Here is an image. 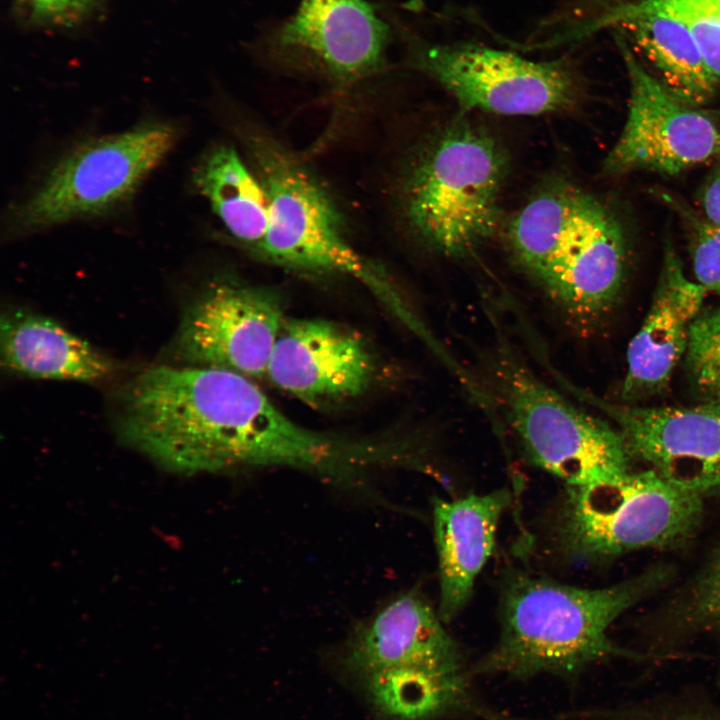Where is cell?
Instances as JSON below:
<instances>
[{
  "instance_id": "cell-1",
  "label": "cell",
  "mask_w": 720,
  "mask_h": 720,
  "mask_svg": "<svg viewBox=\"0 0 720 720\" xmlns=\"http://www.w3.org/2000/svg\"><path fill=\"white\" fill-rule=\"evenodd\" d=\"M120 438L185 474L272 467L288 455L295 424L250 378L199 366L145 369L120 390Z\"/></svg>"
},
{
  "instance_id": "cell-2",
  "label": "cell",
  "mask_w": 720,
  "mask_h": 720,
  "mask_svg": "<svg viewBox=\"0 0 720 720\" xmlns=\"http://www.w3.org/2000/svg\"><path fill=\"white\" fill-rule=\"evenodd\" d=\"M665 578L664 569L655 568L608 587L583 588L517 573L502 591L498 641L474 671L518 678L569 675L625 656L608 637L610 625Z\"/></svg>"
},
{
  "instance_id": "cell-3",
  "label": "cell",
  "mask_w": 720,
  "mask_h": 720,
  "mask_svg": "<svg viewBox=\"0 0 720 720\" xmlns=\"http://www.w3.org/2000/svg\"><path fill=\"white\" fill-rule=\"evenodd\" d=\"M505 170L494 138L464 121L453 123L432 140L404 182L409 226L444 255H470L497 228Z\"/></svg>"
},
{
  "instance_id": "cell-4",
  "label": "cell",
  "mask_w": 720,
  "mask_h": 720,
  "mask_svg": "<svg viewBox=\"0 0 720 720\" xmlns=\"http://www.w3.org/2000/svg\"><path fill=\"white\" fill-rule=\"evenodd\" d=\"M703 498L654 470L567 486L553 521L556 547L573 562H600L682 544L698 528Z\"/></svg>"
},
{
  "instance_id": "cell-5",
  "label": "cell",
  "mask_w": 720,
  "mask_h": 720,
  "mask_svg": "<svg viewBox=\"0 0 720 720\" xmlns=\"http://www.w3.org/2000/svg\"><path fill=\"white\" fill-rule=\"evenodd\" d=\"M249 146L270 207L259 250L289 268L347 275L409 328L415 327L419 319L391 280L345 239L336 206L318 180L269 140L256 137Z\"/></svg>"
},
{
  "instance_id": "cell-6",
  "label": "cell",
  "mask_w": 720,
  "mask_h": 720,
  "mask_svg": "<svg viewBox=\"0 0 720 720\" xmlns=\"http://www.w3.org/2000/svg\"><path fill=\"white\" fill-rule=\"evenodd\" d=\"M497 397L528 459L566 483L604 482L630 470L616 427L577 407L506 349L493 364Z\"/></svg>"
},
{
  "instance_id": "cell-7",
  "label": "cell",
  "mask_w": 720,
  "mask_h": 720,
  "mask_svg": "<svg viewBox=\"0 0 720 720\" xmlns=\"http://www.w3.org/2000/svg\"><path fill=\"white\" fill-rule=\"evenodd\" d=\"M176 138L171 124L148 121L77 145L14 208L12 224L27 232L112 210L130 199Z\"/></svg>"
},
{
  "instance_id": "cell-8",
  "label": "cell",
  "mask_w": 720,
  "mask_h": 720,
  "mask_svg": "<svg viewBox=\"0 0 720 720\" xmlns=\"http://www.w3.org/2000/svg\"><path fill=\"white\" fill-rule=\"evenodd\" d=\"M412 63L437 81L462 110L530 116L571 109L579 74L569 60L532 61L473 43L416 42Z\"/></svg>"
},
{
  "instance_id": "cell-9",
  "label": "cell",
  "mask_w": 720,
  "mask_h": 720,
  "mask_svg": "<svg viewBox=\"0 0 720 720\" xmlns=\"http://www.w3.org/2000/svg\"><path fill=\"white\" fill-rule=\"evenodd\" d=\"M629 81L622 132L604 160L610 175L650 171L673 176L720 158V128L706 113L673 96L616 37Z\"/></svg>"
},
{
  "instance_id": "cell-10",
  "label": "cell",
  "mask_w": 720,
  "mask_h": 720,
  "mask_svg": "<svg viewBox=\"0 0 720 720\" xmlns=\"http://www.w3.org/2000/svg\"><path fill=\"white\" fill-rule=\"evenodd\" d=\"M284 322L281 306L271 294L216 280L186 307L174 352L189 366L259 378L267 373Z\"/></svg>"
},
{
  "instance_id": "cell-11",
  "label": "cell",
  "mask_w": 720,
  "mask_h": 720,
  "mask_svg": "<svg viewBox=\"0 0 720 720\" xmlns=\"http://www.w3.org/2000/svg\"><path fill=\"white\" fill-rule=\"evenodd\" d=\"M588 400L616 424L631 458L703 499L720 495V395L689 407Z\"/></svg>"
},
{
  "instance_id": "cell-12",
  "label": "cell",
  "mask_w": 720,
  "mask_h": 720,
  "mask_svg": "<svg viewBox=\"0 0 720 720\" xmlns=\"http://www.w3.org/2000/svg\"><path fill=\"white\" fill-rule=\"evenodd\" d=\"M626 256L616 217L581 190L571 228L538 283L570 318L591 322L615 303Z\"/></svg>"
},
{
  "instance_id": "cell-13",
  "label": "cell",
  "mask_w": 720,
  "mask_h": 720,
  "mask_svg": "<svg viewBox=\"0 0 720 720\" xmlns=\"http://www.w3.org/2000/svg\"><path fill=\"white\" fill-rule=\"evenodd\" d=\"M373 373L360 337L326 320L294 319L282 326L266 376L294 397L320 404L358 396Z\"/></svg>"
},
{
  "instance_id": "cell-14",
  "label": "cell",
  "mask_w": 720,
  "mask_h": 720,
  "mask_svg": "<svg viewBox=\"0 0 720 720\" xmlns=\"http://www.w3.org/2000/svg\"><path fill=\"white\" fill-rule=\"evenodd\" d=\"M388 36L387 24L366 0H301L276 40L334 79L351 82L379 69Z\"/></svg>"
},
{
  "instance_id": "cell-15",
  "label": "cell",
  "mask_w": 720,
  "mask_h": 720,
  "mask_svg": "<svg viewBox=\"0 0 720 720\" xmlns=\"http://www.w3.org/2000/svg\"><path fill=\"white\" fill-rule=\"evenodd\" d=\"M444 624L420 594H402L357 627L348 641L344 665L362 678L399 666L464 671L460 648Z\"/></svg>"
},
{
  "instance_id": "cell-16",
  "label": "cell",
  "mask_w": 720,
  "mask_h": 720,
  "mask_svg": "<svg viewBox=\"0 0 720 720\" xmlns=\"http://www.w3.org/2000/svg\"><path fill=\"white\" fill-rule=\"evenodd\" d=\"M708 291L687 278L671 244L664 251L654 297L639 331L627 349L622 398L632 401L663 390L685 355L690 326Z\"/></svg>"
},
{
  "instance_id": "cell-17",
  "label": "cell",
  "mask_w": 720,
  "mask_h": 720,
  "mask_svg": "<svg viewBox=\"0 0 720 720\" xmlns=\"http://www.w3.org/2000/svg\"><path fill=\"white\" fill-rule=\"evenodd\" d=\"M511 503L507 489L433 501L438 555V613L446 624L469 602L476 578L493 552L500 518Z\"/></svg>"
},
{
  "instance_id": "cell-18",
  "label": "cell",
  "mask_w": 720,
  "mask_h": 720,
  "mask_svg": "<svg viewBox=\"0 0 720 720\" xmlns=\"http://www.w3.org/2000/svg\"><path fill=\"white\" fill-rule=\"evenodd\" d=\"M614 25L637 57L649 64L677 99L699 107L708 103L720 78L706 65L689 29L677 18L643 0L611 6L590 26Z\"/></svg>"
},
{
  "instance_id": "cell-19",
  "label": "cell",
  "mask_w": 720,
  "mask_h": 720,
  "mask_svg": "<svg viewBox=\"0 0 720 720\" xmlns=\"http://www.w3.org/2000/svg\"><path fill=\"white\" fill-rule=\"evenodd\" d=\"M1 360L9 371L38 379L96 382L114 365L57 322L15 310L1 318Z\"/></svg>"
},
{
  "instance_id": "cell-20",
  "label": "cell",
  "mask_w": 720,
  "mask_h": 720,
  "mask_svg": "<svg viewBox=\"0 0 720 720\" xmlns=\"http://www.w3.org/2000/svg\"><path fill=\"white\" fill-rule=\"evenodd\" d=\"M194 183L231 236L260 249L269 223V198L260 177L230 146L220 145L197 166Z\"/></svg>"
},
{
  "instance_id": "cell-21",
  "label": "cell",
  "mask_w": 720,
  "mask_h": 720,
  "mask_svg": "<svg viewBox=\"0 0 720 720\" xmlns=\"http://www.w3.org/2000/svg\"><path fill=\"white\" fill-rule=\"evenodd\" d=\"M363 679L372 704L391 720H432L456 711L468 700L465 671L399 666Z\"/></svg>"
},
{
  "instance_id": "cell-22",
  "label": "cell",
  "mask_w": 720,
  "mask_h": 720,
  "mask_svg": "<svg viewBox=\"0 0 720 720\" xmlns=\"http://www.w3.org/2000/svg\"><path fill=\"white\" fill-rule=\"evenodd\" d=\"M580 191L560 180L549 184L510 223L508 237L513 254L537 282L571 228Z\"/></svg>"
},
{
  "instance_id": "cell-23",
  "label": "cell",
  "mask_w": 720,
  "mask_h": 720,
  "mask_svg": "<svg viewBox=\"0 0 720 720\" xmlns=\"http://www.w3.org/2000/svg\"><path fill=\"white\" fill-rule=\"evenodd\" d=\"M685 363L701 394L706 398L720 395V306L700 312L692 322Z\"/></svg>"
},
{
  "instance_id": "cell-24",
  "label": "cell",
  "mask_w": 720,
  "mask_h": 720,
  "mask_svg": "<svg viewBox=\"0 0 720 720\" xmlns=\"http://www.w3.org/2000/svg\"><path fill=\"white\" fill-rule=\"evenodd\" d=\"M680 20L711 72L720 78V0H643Z\"/></svg>"
},
{
  "instance_id": "cell-25",
  "label": "cell",
  "mask_w": 720,
  "mask_h": 720,
  "mask_svg": "<svg viewBox=\"0 0 720 720\" xmlns=\"http://www.w3.org/2000/svg\"><path fill=\"white\" fill-rule=\"evenodd\" d=\"M663 199L676 209L686 226L696 282L708 292L720 295V225L671 196L663 195Z\"/></svg>"
},
{
  "instance_id": "cell-26",
  "label": "cell",
  "mask_w": 720,
  "mask_h": 720,
  "mask_svg": "<svg viewBox=\"0 0 720 720\" xmlns=\"http://www.w3.org/2000/svg\"><path fill=\"white\" fill-rule=\"evenodd\" d=\"M691 610L692 616L720 631V551L698 582Z\"/></svg>"
},
{
  "instance_id": "cell-27",
  "label": "cell",
  "mask_w": 720,
  "mask_h": 720,
  "mask_svg": "<svg viewBox=\"0 0 720 720\" xmlns=\"http://www.w3.org/2000/svg\"><path fill=\"white\" fill-rule=\"evenodd\" d=\"M98 0H26L32 12L43 19L63 20L78 15Z\"/></svg>"
},
{
  "instance_id": "cell-28",
  "label": "cell",
  "mask_w": 720,
  "mask_h": 720,
  "mask_svg": "<svg viewBox=\"0 0 720 720\" xmlns=\"http://www.w3.org/2000/svg\"><path fill=\"white\" fill-rule=\"evenodd\" d=\"M699 204L702 215L708 221L720 225V170L705 182L699 193Z\"/></svg>"
},
{
  "instance_id": "cell-29",
  "label": "cell",
  "mask_w": 720,
  "mask_h": 720,
  "mask_svg": "<svg viewBox=\"0 0 720 720\" xmlns=\"http://www.w3.org/2000/svg\"><path fill=\"white\" fill-rule=\"evenodd\" d=\"M659 720H712L706 717L694 715V714H677L670 717H666Z\"/></svg>"
}]
</instances>
